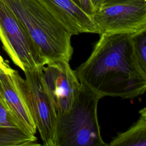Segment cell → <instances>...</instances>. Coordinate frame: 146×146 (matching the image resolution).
I'll return each mask as SVG.
<instances>
[{
    "label": "cell",
    "mask_w": 146,
    "mask_h": 146,
    "mask_svg": "<svg viewBox=\"0 0 146 146\" xmlns=\"http://www.w3.org/2000/svg\"><path fill=\"white\" fill-rule=\"evenodd\" d=\"M100 99L81 83L70 111L58 114L56 146L108 145L102 137L98 119Z\"/></svg>",
    "instance_id": "3957f363"
},
{
    "label": "cell",
    "mask_w": 146,
    "mask_h": 146,
    "mask_svg": "<svg viewBox=\"0 0 146 146\" xmlns=\"http://www.w3.org/2000/svg\"><path fill=\"white\" fill-rule=\"evenodd\" d=\"M14 13L47 63L70 60L71 35L37 0H2Z\"/></svg>",
    "instance_id": "7a4b0ae2"
},
{
    "label": "cell",
    "mask_w": 146,
    "mask_h": 146,
    "mask_svg": "<svg viewBox=\"0 0 146 146\" xmlns=\"http://www.w3.org/2000/svg\"><path fill=\"white\" fill-rule=\"evenodd\" d=\"M140 117L127 131L117 134L110 146H146V108L139 111Z\"/></svg>",
    "instance_id": "8fae6325"
},
{
    "label": "cell",
    "mask_w": 146,
    "mask_h": 146,
    "mask_svg": "<svg viewBox=\"0 0 146 146\" xmlns=\"http://www.w3.org/2000/svg\"><path fill=\"white\" fill-rule=\"evenodd\" d=\"M44 78L54 99L57 114L71 109L81 83L68 62L48 63L42 67Z\"/></svg>",
    "instance_id": "52a82bcc"
},
{
    "label": "cell",
    "mask_w": 146,
    "mask_h": 146,
    "mask_svg": "<svg viewBox=\"0 0 146 146\" xmlns=\"http://www.w3.org/2000/svg\"><path fill=\"white\" fill-rule=\"evenodd\" d=\"M71 35L96 33L92 17L75 0H37Z\"/></svg>",
    "instance_id": "9c48e42d"
},
{
    "label": "cell",
    "mask_w": 146,
    "mask_h": 146,
    "mask_svg": "<svg viewBox=\"0 0 146 146\" xmlns=\"http://www.w3.org/2000/svg\"><path fill=\"white\" fill-rule=\"evenodd\" d=\"M37 138L21 123L0 97V145H37Z\"/></svg>",
    "instance_id": "30bf717a"
},
{
    "label": "cell",
    "mask_w": 146,
    "mask_h": 146,
    "mask_svg": "<svg viewBox=\"0 0 146 146\" xmlns=\"http://www.w3.org/2000/svg\"><path fill=\"white\" fill-rule=\"evenodd\" d=\"M6 63V62H5V61L3 60V58H2V57L1 56V55H0V66H3Z\"/></svg>",
    "instance_id": "9a60e30c"
},
{
    "label": "cell",
    "mask_w": 146,
    "mask_h": 146,
    "mask_svg": "<svg viewBox=\"0 0 146 146\" xmlns=\"http://www.w3.org/2000/svg\"><path fill=\"white\" fill-rule=\"evenodd\" d=\"M0 97L26 128L35 135L36 127L29 106L25 79L7 62L0 66Z\"/></svg>",
    "instance_id": "ba28073f"
},
{
    "label": "cell",
    "mask_w": 146,
    "mask_h": 146,
    "mask_svg": "<svg viewBox=\"0 0 146 146\" xmlns=\"http://www.w3.org/2000/svg\"><path fill=\"white\" fill-rule=\"evenodd\" d=\"M104 1L105 0H91L93 5L96 7V9L99 7L104 2Z\"/></svg>",
    "instance_id": "5bb4252c"
},
{
    "label": "cell",
    "mask_w": 146,
    "mask_h": 146,
    "mask_svg": "<svg viewBox=\"0 0 146 146\" xmlns=\"http://www.w3.org/2000/svg\"><path fill=\"white\" fill-rule=\"evenodd\" d=\"M91 17L99 35L139 33L146 30V0H105Z\"/></svg>",
    "instance_id": "277c9868"
},
{
    "label": "cell",
    "mask_w": 146,
    "mask_h": 146,
    "mask_svg": "<svg viewBox=\"0 0 146 146\" xmlns=\"http://www.w3.org/2000/svg\"><path fill=\"white\" fill-rule=\"evenodd\" d=\"M42 67L24 71L26 93L43 145L56 146L58 114L54 99L44 78Z\"/></svg>",
    "instance_id": "8992f818"
},
{
    "label": "cell",
    "mask_w": 146,
    "mask_h": 146,
    "mask_svg": "<svg viewBox=\"0 0 146 146\" xmlns=\"http://www.w3.org/2000/svg\"><path fill=\"white\" fill-rule=\"evenodd\" d=\"M132 38L140 66L146 72V30L132 34Z\"/></svg>",
    "instance_id": "7c38bea8"
},
{
    "label": "cell",
    "mask_w": 146,
    "mask_h": 146,
    "mask_svg": "<svg viewBox=\"0 0 146 146\" xmlns=\"http://www.w3.org/2000/svg\"><path fill=\"white\" fill-rule=\"evenodd\" d=\"M82 9L91 17L94 13L96 7L93 5L91 0H75Z\"/></svg>",
    "instance_id": "4fadbf2b"
},
{
    "label": "cell",
    "mask_w": 146,
    "mask_h": 146,
    "mask_svg": "<svg viewBox=\"0 0 146 146\" xmlns=\"http://www.w3.org/2000/svg\"><path fill=\"white\" fill-rule=\"evenodd\" d=\"M0 40L13 63L23 72L47 64L39 50L22 25L0 0Z\"/></svg>",
    "instance_id": "5b68a950"
},
{
    "label": "cell",
    "mask_w": 146,
    "mask_h": 146,
    "mask_svg": "<svg viewBox=\"0 0 146 146\" xmlns=\"http://www.w3.org/2000/svg\"><path fill=\"white\" fill-rule=\"evenodd\" d=\"M75 72L80 83L101 98L132 99L146 90V72L140 66L132 34L100 35L89 57Z\"/></svg>",
    "instance_id": "6da1fadb"
}]
</instances>
